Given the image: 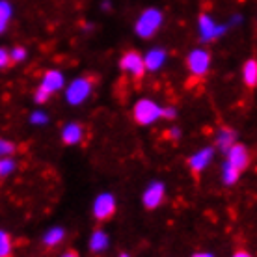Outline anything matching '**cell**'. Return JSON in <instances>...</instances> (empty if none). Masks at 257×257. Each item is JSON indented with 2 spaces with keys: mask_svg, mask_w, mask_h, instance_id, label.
I'll return each instance as SVG.
<instances>
[{
  "mask_svg": "<svg viewBox=\"0 0 257 257\" xmlns=\"http://www.w3.org/2000/svg\"><path fill=\"white\" fill-rule=\"evenodd\" d=\"M64 88V75L60 71H45L43 73V78H41V84L38 86L36 90V103L43 104L49 101V97L52 93H56L58 90Z\"/></svg>",
  "mask_w": 257,
  "mask_h": 257,
  "instance_id": "obj_1",
  "label": "cell"
},
{
  "mask_svg": "<svg viewBox=\"0 0 257 257\" xmlns=\"http://www.w3.org/2000/svg\"><path fill=\"white\" fill-rule=\"evenodd\" d=\"M93 84H95V80H93L91 77L75 78V80L69 84L67 93H65V97H67V103H71V104L84 103V101L90 97L91 90H93Z\"/></svg>",
  "mask_w": 257,
  "mask_h": 257,
  "instance_id": "obj_2",
  "label": "cell"
},
{
  "mask_svg": "<svg viewBox=\"0 0 257 257\" xmlns=\"http://www.w3.org/2000/svg\"><path fill=\"white\" fill-rule=\"evenodd\" d=\"M162 108L151 99H140L133 108V116H135L138 125H151L161 117Z\"/></svg>",
  "mask_w": 257,
  "mask_h": 257,
  "instance_id": "obj_3",
  "label": "cell"
},
{
  "mask_svg": "<svg viewBox=\"0 0 257 257\" xmlns=\"http://www.w3.org/2000/svg\"><path fill=\"white\" fill-rule=\"evenodd\" d=\"M119 67L123 73H127L128 77L135 80H140L146 75V64H144V56L138 51H127L119 60Z\"/></svg>",
  "mask_w": 257,
  "mask_h": 257,
  "instance_id": "obj_4",
  "label": "cell"
},
{
  "mask_svg": "<svg viewBox=\"0 0 257 257\" xmlns=\"http://www.w3.org/2000/svg\"><path fill=\"white\" fill-rule=\"evenodd\" d=\"M162 25V13L159 10H148L140 15L136 23V34L140 38H151Z\"/></svg>",
  "mask_w": 257,
  "mask_h": 257,
  "instance_id": "obj_5",
  "label": "cell"
},
{
  "mask_svg": "<svg viewBox=\"0 0 257 257\" xmlns=\"http://www.w3.org/2000/svg\"><path fill=\"white\" fill-rule=\"evenodd\" d=\"M211 65V54L203 49H196L187 56V67L192 73V77L203 78Z\"/></svg>",
  "mask_w": 257,
  "mask_h": 257,
  "instance_id": "obj_6",
  "label": "cell"
},
{
  "mask_svg": "<svg viewBox=\"0 0 257 257\" xmlns=\"http://www.w3.org/2000/svg\"><path fill=\"white\" fill-rule=\"evenodd\" d=\"M116 214V198L112 194H101L93 203V216L99 222H106Z\"/></svg>",
  "mask_w": 257,
  "mask_h": 257,
  "instance_id": "obj_7",
  "label": "cell"
},
{
  "mask_svg": "<svg viewBox=\"0 0 257 257\" xmlns=\"http://www.w3.org/2000/svg\"><path fill=\"white\" fill-rule=\"evenodd\" d=\"M225 153H227V162L238 172H244L248 164H250V153H248L246 146H242V144H233Z\"/></svg>",
  "mask_w": 257,
  "mask_h": 257,
  "instance_id": "obj_8",
  "label": "cell"
},
{
  "mask_svg": "<svg viewBox=\"0 0 257 257\" xmlns=\"http://www.w3.org/2000/svg\"><path fill=\"white\" fill-rule=\"evenodd\" d=\"M212 155H214V149L205 148V149H199L198 153H194L192 157L188 159V168H190V172L194 174L196 179H198L199 174L209 166V162L212 161Z\"/></svg>",
  "mask_w": 257,
  "mask_h": 257,
  "instance_id": "obj_9",
  "label": "cell"
},
{
  "mask_svg": "<svg viewBox=\"0 0 257 257\" xmlns=\"http://www.w3.org/2000/svg\"><path fill=\"white\" fill-rule=\"evenodd\" d=\"M142 201H144V207L149 209V211H153L159 205H162V201H164V185L162 183H151L144 190Z\"/></svg>",
  "mask_w": 257,
  "mask_h": 257,
  "instance_id": "obj_10",
  "label": "cell"
},
{
  "mask_svg": "<svg viewBox=\"0 0 257 257\" xmlns=\"http://www.w3.org/2000/svg\"><path fill=\"white\" fill-rule=\"evenodd\" d=\"M62 140L65 146H77L84 140V127L80 123H67L62 131Z\"/></svg>",
  "mask_w": 257,
  "mask_h": 257,
  "instance_id": "obj_11",
  "label": "cell"
},
{
  "mask_svg": "<svg viewBox=\"0 0 257 257\" xmlns=\"http://www.w3.org/2000/svg\"><path fill=\"white\" fill-rule=\"evenodd\" d=\"M164 60H166V52L162 51V49H153V51H149L146 56H144V64H146V71H157L164 64Z\"/></svg>",
  "mask_w": 257,
  "mask_h": 257,
  "instance_id": "obj_12",
  "label": "cell"
},
{
  "mask_svg": "<svg viewBox=\"0 0 257 257\" xmlns=\"http://www.w3.org/2000/svg\"><path fill=\"white\" fill-rule=\"evenodd\" d=\"M65 238V231L62 227H52L43 235V246L47 250H54L56 246H60V242Z\"/></svg>",
  "mask_w": 257,
  "mask_h": 257,
  "instance_id": "obj_13",
  "label": "cell"
},
{
  "mask_svg": "<svg viewBox=\"0 0 257 257\" xmlns=\"http://www.w3.org/2000/svg\"><path fill=\"white\" fill-rule=\"evenodd\" d=\"M235 144V131L229 127H222L218 131V136H216V146H218L222 151H227Z\"/></svg>",
  "mask_w": 257,
  "mask_h": 257,
  "instance_id": "obj_14",
  "label": "cell"
},
{
  "mask_svg": "<svg viewBox=\"0 0 257 257\" xmlns=\"http://www.w3.org/2000/svg\"><path fill=\"white\" fill-rule=\"evenodd\" d=\"M199 28H201V38L203 41H211L214 36H218V28L214 26L209 15H201L199 17Z\"/></svg>",
  "mask_w": 257,
  "mask_h": 257,
  "instance_id": "obj_15",
  "label": "cell"
},
{
  "mask_svg": "<svg viewBox=\"0 0 257 257\" xmlns=\"http://www.w3.org/2000/svg\"><path fill=\"white\" fill-rule=\"evenodd\" d=\"M106 246H108V235H106L103 229H95L90 238V250L93 251V253H99V251H103Z\"/></svg>",
  "mask_w": 257,
  "mask_h": 257,
  "instance_id": "obj_16",
  "label": "cell"
},
{
  "mask_svg": "<svg viewBox=\"0 0 257 257\" xmlns=\"http://www.w3.org/2000/svg\"><path fill=\"white\" fill-rule=\"evenodd\" d=\"M242 77H244V84L248 88H255L257 84V62L250 58L242 67Z\"/></svg>",
  "mask_w": 257,
  "mask_h": 257,
  "instance_id": "obj_17",
  "label": "cell"
},
{
  "mask_svg": "<svg viewBox=\"0 0 257 257\" xmlns=\"http://www.w3.org/2000/svg\"><path fill=\"white\" fill-rule=\"evenodd\" d=\"M0 257H13V238L6 231H0Z\"/></svg>",
  "mask_w": 257,
  "mask_h": 257,
  "instance_id": "obj_18",
  "label": "cell"
},
{
  "mask_svg": "<svg viewBox=\"0 0 257 257\" xmlns=\"http://www.w3.org/2000/svg\"><path fill=\"white\" fill-rule=\"evenodd\" d=\"M238 175H240V172H238V170H235L229 162H225L224 170H222V179H224V183L227 185V187H231V185H235V183H237Z\"/></svg>",
  "mask_w": 257,
  "mask_h": 257,
  "instance_id": "obj_19",
  "label": "cell"
},
{
  "mask_svg": "<svg viewBox=\"0 0 257 257\" xmlns=\"http://www.w3.org/2000/svg\"><path fill=\"white\" fill-rule=\"evenodd\" d=\"M10 17H12V6L8 2H0V34L6 30Z\"/></svg>",
  "mask_w": 257,
  "mask_h": 257,
  "instance_id": "obj_20",
  "label": "cell"
},
{
  "mask_svg": "<svg viewBox=\"0 0 257 257\" xmlns=\"http://www.w3.org/2000/svg\"><path fill=\"white\" fill-rule=\"evenodd\" d=\"M13 170H15V162H13L10 157H2V159H0V179L8 177Z\"/></svg>",
  "mask_w": 257,
  "mask_h": 257,
  "instance_id": "obj_21",
  "label": "cell"
},
{
  "mask_svg": "<svg viewBox=\"0 0 257 257\" xmlns=\"http://www.w3.org/2000/svg\"><path fill=\"white\" fill-rule=\"evenodd\" d=\"M15 151H17V146H15L13 142H8L0 138V159H2V157H12V155H15Z\"/></svg>",
  "mask_w": 257,
  "mask_h": 257,
  "instance_id": "obj_22",
  "label": "cell"
},
{
  "mask_svg": "<svg viewBox=\"0 0 257 257\" xmlns=\"http://www.w3.org/2000/svg\"><path fill=\"white\" fill-rule=\"evenodd\" d=\"M25 58H26V49H25V47H15V49L12 51V54H10V60H12V62H15V64H17V62H21V60H25Z\"/></svg>",
  "mask_w": 257,
  "mask_h": 257,
  "instance_id": "obj_23",
  "label": "cell"
},
{
  "mask_svg": "<svg viewBox=\"0 0 257 257\" xmlns=\"http://www.w3.org/2000/svg\"><path fill=\"white\" fill-rule=\"evenodd\" d=\"M10 62H12V60H10V52L4 51V49H0V69H2V67H8Z\"/></svg>",
  "mask_w": 257,
  "mask_h": 257,
  "instance_id": "obj_24",
  "label": "cell"
},
{
  "mask_svg": "<svg viewBox=\"0 0 257 257\" xmlns=\"http://www.w3.org/2000/svg\"><path fill=\"white\" fill-rule=\"evenodd\" d=\"M161 117H166V119H174V117H175V110L174 108H162Z\"/></svg>",
  "mask_w": 257,
  "mask_h": 257,
  "instance_id": "obj_25",
  "label": "cell"
},
{
  "mask_svg": "<svg viewBox=\"0 0 257 257\" xmlns=\"http://www.w3.org/2000/svg\"><path fill=\"white\" fill-rule=\"evenodd\" d=\"M233 257H251V253L246 250H237L235 253H233Z\"/></svg>",
  "mask_w": 257,
  "mask_h": 257,
  "instance_id": "obj_26",
  "label": "cell"
},
{
  "mask_svg": "<svg viewBox=\"0 0 257 257\" xmlns=\"http://www.w3.org/2000/svg\"><path fill=\"white\" fill-rule=\"evenodd\" d=\"M62 257H80V255H78V251H75V250H67Z\"/></svg>",
  "mask_w": 257,
  "mask_h": 257,
  "instance_id": "obj_27",
  "label": "cell"
},
{
  "mask_svg": "<svg viewBox=\"0 0 257 257\" xmlns=\"http://www.w3.org/2000/svg\"><path fill=\"white\" fill-rule=\"evenodd\" d=\"M192 257H212L211 253H203V251H199V253H194Z\"/></svg>",
  "mask_w": 257,
  "mask_h": 257,
  "instance_id": "obj_28",
  "label": "cell"
},
{
  "mask_svg": "<svg viewBox=\"0 0 257 257\" xmlns=\"http://www.w3.org/2000/svg\"><path fill=\"white\" fill-rule=\"evenodd\" d=\"M119 257H128V255H127V253H121V255H119Z\"/></svg>",
  "mask_w": 257,
  "mask_h": 257,
  "instance_id": "obj_29",
  "label": "cell"
}]
</instances>
